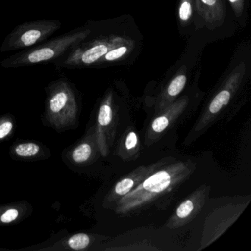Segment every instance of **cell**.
<instances>
[{
	"instance_id": "obj_1",
	"label": "cell",
	"mask_w": 251,
	"mask_h": 251,
	"mask_svg": "<svg viewBox=\"0 0 251 251\" xmlns=\"http://www.w3.org/2000/svg\"><path fill=\"white\" fill-rule=\"evenodd\" d=\"M193 170L192 164L183 161L164 163L119 201L116 212L127 214L143 208L180 186Z\"/></svg>"
},
{
	"instance_id": "obj_2",
	"label": "cell",
	"mask_w": 251,
	"mask_h": 251,
	"mask_svg": "<svg viewBox=\"0 0 251 251\" xmlns=\"http://www.w3.org/2000/svg\"><path fill=\"white\" fill-rule=\"evenodd\" d=\"M89 30L77 29L40 45L11 55L0 63L3 68H19L54 61L62 58L89 36Z\"/></svg>"
},
{
	"instance_id": "obj_3",
	"label": "cell",
	"mask_w": 251,
	"mask_h": 251,
	"mask_svg": "<svg viewBox=\"0 0 251 251\" xmlns=\"http://www.w3.org/2000/svg\"><path fill=\"white\" fill-rule=\"evenodd\" d=\"M62 27L56 20H39L23 23L16 27L4 39L0 52L26 50L48 40Z\"/></svg>"
},
{
	"instance_id": "obj_4",
	"label": "cell",
	"mask_w": 251,
	"mask_h": 251,
	"mask_svg": "<svg viewBox=\"0 0 251 251\" xmlns=\"http://www.w3.org/2000/svg\"><path fill=\"white\" fill-rule=\"evenodd\" d=\"M209 188L202 186L176 208L166 226L169 228H177L189 223L202 209L208 198Z\"/></svg>"
},
{
	"instance_id": "obj_5",
	"label": "cell",
	"mask_w": 251,
	"mask_h": 251,
	"mask_svg": "<svg viewBox=\"0 0 251 251\" xmlns=\"http://www.w3.org/2000/svg\"><path fill=\"white\" fill-rule=\"evenodd\" d=\"M161 162L162 161L151 165L138 167L136 170L129 173L127 176L121 179L120 181L117 182V184L114 186V189L111 191L110 201L112 202L113 204H117L122 198L131 192L152 172L155 171L160 166L166 163L165 160H164L163 163Z\"/></svg>"
},
{
	"instance_id": "obj_6",
	"label": "cell",
	"mask_w": 251,
	"mask_h": 251,
	"mask_svg": "<svg viewBox=\"0 0 251 251\" xmlns=\"http://www.w3.org/2000/svg\"><path fill=\"white\" fill-rule=\"evenodd\" d=\"M187 104L183 101H179L177 103L170 106L167 111L158 116L151 123L150 126L148 136L150 139L164 133L172 123L183 112Z\"/></svg>"
},
{
	"instance_id": "obj_7",
	"label": "cell",
	"mask_w": 251,
	"mask_h": 251,
	"mask_svg": "<svg viewBox=\"0 0 251 251\" xmlns=\"http://www.w3.org/2000/svg\"><path fill=\"white\" fill-rule=\"evenodd\" d=\"M139 151V138L136 132L131 130L126 133L123 143L120 145V155L125 157L133 156L135 152Z\"/></svg>"
},
{
	"instance_id": "obj_8",
	"label": "cell",
	"mask_w": 251,
	"mask_h": 251,
	"mask_svg": "<svg viewBox=\"0 0 251 251\" xmlns=\"http://www.w3.org/2000/svg\"><path fill=\"white\" fill-rule=\"evenodd\" d=\"M230 92L226 89L219 92L210 103L208 109V116L215 115L223 107L227 105L230 101Z\"/></svg>"
},
{
	"instance_id": "obj_9",
	"label": "cell",
	"mask_w": 251,
	"mask_h": 251,
	"mask_svg": "<svg viewBox=\"0 0 251 251\" xmlns=\"http://www.w3.org/2000/svg\"><path fill=\"white\" fill-rule=\"evenodd\" d=\"M69 95L65 89L59 90L54 94L50 101V108L54 113L61 111L68 102Z\"/></svg>"
},
{
	"instance_id": "obj_10",
	"label": "cell",
	"mask_w": 251,
	"mask_h": 251,
	"mask_svg": "<svg viewBox=\"0 0 251 251\" xmlns=\"http://www.w3.org/2000/svg\"><path fill=\"white\" fill-rule=\"evenodd\" d=\"M92 151V148L89 144H82L73 151V160L76 163L85 162L90 158Z\"/></svg>"
},
{
	"instance_id": "obj_11",
	"label": "cell",
	"mask_w": 251,
	"mask_h": 251,
	"mask_svg": "<svg viewBox=\"0 0 251 251\" xmlns=\"http://www.w3.org/2000/svg\"><path fill=\"white\" fill-rule=\"evenodd\" d=\"M186 83V77L185 75L177 76L176 78L173 79L167 88L169 96L174 98L178 95L183 90Z\"/></svg>"
},
{
	"instance_id": "obj_12",
	"label": "cell",
	"mask_w": 251,
	"mask_h": 251,
	"mask_svg": "<svg viewBox=\"0 0 251 251\" xmlns=\"http://www.w3.org/2000/svg\"><path fill=\"white\" fill-rule=\"evenodd\" d=\"M89 242L90 239L88 235L85 233H77L69 239L68 243L70 248L73 249L82 250L86 248L89 245Z\"/></svg>"
},
{
	"instance_id": "obj_13",
	"label": "cell",
	"mask_w": 251,
	"mask_h": 251,
	"mask_svg": "<svg viewBox=\"0 0 251 251\" xmlns=\"http://www.w3.org/2000/svg\"><path fill=\"white\" fill-rule=\"evenodd\" d=\"M17 155L23 157L33 156L39 152V145L33 143L23 144L16 148Z\"/></svg>"
},
{
	"instance_id": "obj_14",
	"label": "cell",
	"mask_w": 251,
	"mask_h": 251,
	"mask_svg": "<svg viewBox=\"0 0 251 251\" xmlns=\"http://www.w3.org/2000/svg\"><path fill=\"white\" fill-rule=\"evenodd\" d=\"M192 16V5L190 2L184 1L183 3L180 5V9H179V17L183 21H187L190 19Z\"/></svg>"
},
{
	"instance_id": "obj_15",
	"label": "cell",
	"mask_w": 251,
	"mask_h": 251,
	"mask_svg": "<svg viewBox=\"0 0 251 251\" xmlns=\"http://www.w3.org/2000/svg\"><path fill=\"white\" fill-rule=\"evenodd\" d=\"M127 49L126 47H121L117 49L112 50L110 52H107L105 55V60L106 61H114L118 59L120 57L124 55L127 52Z\"/></svg>"
},
{
	"instance_id": "obj_16",
	"label": "cell",
	"mask_w": 251,
	"mask_h": 251,
	"mask_svg": "<svg viewBox=\"0 0 251 251\" xmlns=\"http://www.w3.org/2000/svg\"><path fill=\"white\" fill-rule=\"evenodd\" d=\"M18 211L17 209H9L4 213L1 217L2 223H11L18 217Z\"/></svg>"
},
{
	"instance_id": "obj_17",
	"label": "cell",
	"mask_w": 251,
	"mask_h": 251,
	"mask_svg": "<svg viewBox=\"0 0 251 251\" xmlns=\"http://www.w3.org/2000/svg\"><path fill=\"white\" fill-rule=\"evenodd\" d=\"M13 128V124L11 122H5L0 126V139H3Z\"/></svg>"
},
{
	"instance_id": "obj_18",
	"label": "cell",
	"mask_w": 251,
	"mask_h": 251,
	"mask_svg": "<svg viewBox=\"0 0 251 251\" xmlns=\"http://www.w3.org/2000/svg\"><path fill=\"white\" fill-rule=\"evenodd\" d=\"M201 1H202V3L208 5V6H213L217 2V0H201Z\"/></svg>"
},
{
	"instance_id": "obj_19",
	"label": "cell",
	"mask_w": 251,
	"mask_h": 251,
	"mask_svg": "<svg viewBox=\"0 0 251 251\" xmlns=\"http://www.w3.org/2000/svg\"><path fill=\"white\" fill-rule=\"evenodd\" d=\"M230 1V2H231V3H236V2H237L239 0H229Z\"/></svg>"
}]
</instances>
